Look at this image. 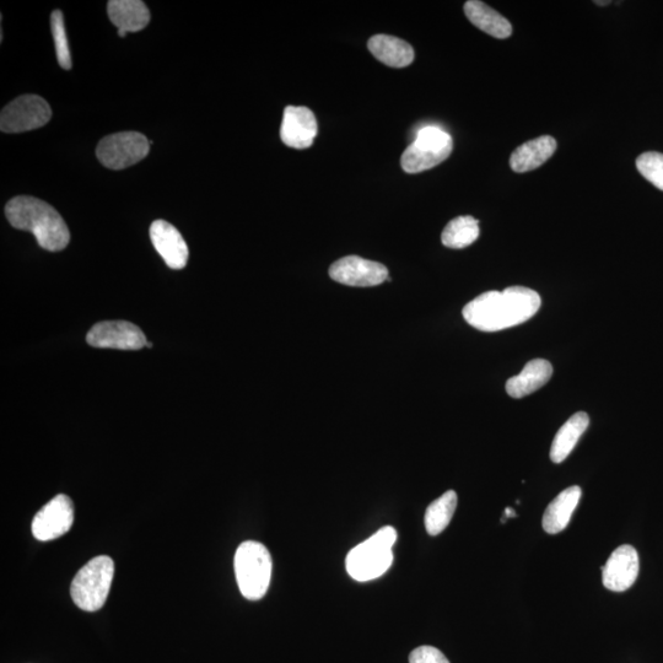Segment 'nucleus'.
I'll return each mask as SVG.
<instances>
[{"label":"nucleus","mask_w":663,"mask_h":663,"mask_svg":"<svg viewBox=\"0 0 663 663\" xmlns=\"http://www.w3.org/2000/svg\"><path fill=\"white\" fill-rule=\"evenodd\" d=\"M537 291L511 287L504 291H487L463 309L468 325L482 332H498L521 325L535 316L541 307Z\"/></svg>","instance_id":"nucleus-1"},{"label":"nucleus","mask_w":663,"mask_h":663,"mask_svg":"<svg viewBox=\"0 0 663 663\" xmlns=\"http://www.w3.org/2000/svg\"><path fill=\"white\" fill-rule=\"evenodd\" d=\"M5 215L15 229L34 234L43 250L58 252L69 244L66 221L55 208L39 198L15 197L5 207Z\"/></svg>","instance_id":"nucleus-2"},{"label":"nucleus","mask_w":663,"mask_h":663,"mask_svg":"<svg viewBox=\"0 0 663 663\" xmlns=\"http://www.w3.org/2000/svg\"><path fill=\"white\" fill-rule=\"evenodd\" d=\"M396 539L395 528L386 526L353 548L346 560L348 574L361 582L380 578L391 568Z\"/></svg>","instance_id":"nucleus-3"},{"label":"nucleus","mask_w":663,"mask_h":663,"mask_svg":"<svg viewBox=\"0 0 663 663\" xmlns=\"http://www.w3.org/2000/svg\"><path fill=\"white\" fill-rule=\"evenodd\" d=\"M235 574L241 594L247 600H261L272 578V558L260 542L247 541L237 548Z\"/></svg>","instance_id":"nucleus-4"},{"label":"nucleus","mask_w":663,"mask_h":663,"mask_svg":"<svg viewBox=\"0 0 663 663\" xmlns=\"http://www.w3.org/2000/svg\"><path fill=\"white\" fill-rule=\"evenodd\" d=\"M115 575V563L100 555L78 571L70 586L75 605L85 612H96L104 607Z\"/></svg>","instance_id":"nucleus-5"},{"label":"nucleus","mask_w":663,"mask_h":663,"mask_svg":"<svg viewBox=\"0 0 663 663\" xmlns=\"http://www.w3.org/2000/svg\"><path fill=\"white\" fill-rule=\"evenodd\" d=\"M452 148L454 144L449 133L439 127H424L403 153L401 165L407 174H419L433 169L449 158Z\"/></svg>","instance_id":"nucleus-6"},{"label":"nucleus","mask_w":663,"mask_h":663,"mask_svg":"<svg viewBox=\"0 0 663 663\" xmlns=\"http://www.w3.org/2000/svg\"><path fill=\"white\" fill-rule=\"evenodd\" d=\"M150 142L138 132H120L101 140L97 159L111 170H123L142 161L149 154Z\"/></svg>","instance_id":"nucleus-7"},{"label":"nucleus","mask_w":663,"mask_h":663,"mask_svg":"<svg viewBox=\"0 0 663 663\" xmlns=\"http://www.w3.org/2000/svg\"><path fill=\"white\" fill-rule=\"evenodd\" d=\"M52 110L45 99L37 95H23L5 106L0 115V129L4 133H24L46 126Z\"/></svg>","instance_id":"nucleus-8"},{"label":"nucleus","mask_w":663,"mask_h":663,"mask_svg":"<svg viewBox=\"0 0 663 663\" xmlns=\"http://www.w3.org/2000/svg\"><path fill=\"white\" fill-rule=\"evenodd\" d=\"M74 522V505L68 495L59 494L37 512L32 521V535L41 542L66 535Z\"/></svg>","instance_id":"nucleus-9"},{"label":"nucleus","mask_w":663,"mask_h":663,"mask_svg":"<svg viewBox=\"0 0 663 663\" xmlns=\"http://www.w3.org/2000/svg\"><path fill=\"white\" fill-rule=\"evenodd\" d=\"M86 342L95 348L120 350H139L147 347L148 344L143 331L127 321L96 323L86 336Z\"/></svg>","instance_id":"nucleus-10"},{"label":"nucleus","mask_w":663,"mask_h":663,"mask_svg":"<svg viewBox=\"0 0 663 663\" xmlns=\"http://www.w3.org/2000/svg\"><path fill=\"white\" fill-rule=\"evenodd\" d=\"M330 277L334 282L348 287H376L387 280L388 269L381 263L348 256L332 264Z\"/></svg>","instance_id":"nucleus-11"},{"label":"nucleus","mask_w":663,"mask_h":663,"mask_svg":"<svg viewBox=\"0 0 663 663\" xmlns=\"http://www.w3.org/2000/svg\"><path fill=\"white\" fill-rule=\"evenodd\" d=\"M639 554L632 546L618 547L602 567V581L606 589L614 592L627 591L639 575Z\"/></svg>","instance_id":"nucleus-12"},{"label":"nucleus","mask_w":663,"mask_h":663,"mask_svg":"<svg viewBox=\"0 0 663 663\" xmlns=\"http://www.w3.org/2000/svg\"><path fill=\"white\" fill-rule=\"evenodd\" d=\"M317 136V121L310 109L304 106H288L284 110L280 138L294 149H307L314 144Z\"/></svg>","instance_id":"nucleus-13"},{"label":"nucleus","mask_w":663,"mask_h":663,"mask_svg":"<svg viewBox=\"0 0 663 663\" xmlns=\"http://www.w3.org/2000/svg\"><path fill=\"white\" fill-rule=\"evenodd\" d=\"M150 239L167 267L176 271L186 267L190 252L186 241L174 225L165 220H155L150 226Z\"/></svg>","instance_id":"nucleus-14"},{"label":"nucleus","mask_w":663,"mask_h":663,"mask_svg":"<svg viewBox=\"0 0 663 663\" xmlns=\"http://www.w3.org/2000/svg\"><path fill=\"white\" fill-rule=\"evenodd\" d=\"M552 375L553 366L548 360L528 361L520 375L510 377L506 382V392L512 398H524L548 384Z\"/></svg>","instance_id":"nucleus-15"},{"label":"nucleus","mask_w":663,"mask_h":663,"mask_svg":"<svg viewBox=\"0 0 663 663\" xmlns=\"http://www.w3.org/2000/svg\"><path fill=\"white\" fill-rule=\"evenodd\" d=\"M557 150V140L543 136L520 145L510 158L511 169L519 174L538 169Z\"/></svg>","instance_id":"nucleus-16"},{"label":"nucleus","mask_w":663,"mask_h":663,"mask_svg":"<svg viewBox=\"0 0 663 663\" xmlns=\"http://www.w3.org/2000/svg\"><path fill=\"white\" fill-rule=\"evenodd\" d=\"M581 499V488L578 485L563 490L562 493L548 505L543 515L542 525L549 535L562 532L569 525L576 506Z\"/></svg>","instance_id":"nucleus-17"},{"label":"nucleus","mask_w":663,"mask_h":663,"mask_svg":"<svg viewBox=\"0 0 663 663\" xmlns=\"http://www.w3.org/2000/svg\"><path fill=\"white\" fill-rule=\"evenodd\" d=\"M107 13L112 24L126 32L142 31L150 21L149 9L140 0H111Z\"/></svg>","instance_id":"nucleus-18"},{"label":"nucleus","mask_w":663,"mask_h":663,"mask_svg":"<svg viewBox=\"0 0 663 663\" xmlns=\"http://www.w3.org/2000/svg\"><path fill=\"white\" fill-rule=\"evenodd\" d=\"M376 59L392 68L408 67L414 61V50L408 42L390 35H375L368 43Z\"/></svg>","instance_id":"nucleus-19"},{"label":"nucleus","mask_w":663,"mask_h":663,"mask_svg":"<svg viewBox=\"0 0 663 663\" xmlns=\"http://www.w3.org/2000/svg\"><path fill=\"white\" fill-rule=\"evenodd\" d=\"M465 14L467 19L495 39H508L512 34V25L503 15L495 12L489 5L479 2V0H470L465 4Z\"/></svg>","instance_id":"nucleus-20"},{"label":"nucleus","mask_w":663,"mask_h":663,"mask_svg":"<svg viewBox=\"0 0 663 663\" xmlns=\"http://www.w3.org/2000/svg\"><path fill=\"white\" fill-rule=\"evenodd\" d=\"M589 424V415L585 412H579L574 414L559 429L557 435H555L551 449V458L554 463H562L571 454L582 434L589 428Z\"/></svg>","instance_id":"nucleus-21"},{"label":"nucleus","mask_w":663,"mask_h":663,"mask_svg":"<svg viewBox=\"0 0 663 663\" xmlns=\"http://www.w3.org/2000/svg\"><path fill=\"white\" fill-rule=\"evenodd\" d=\"M481 234L478 220L466 215L451 220L442 231L441 241L449 249L462 250L471 246Z\"/></svg>","instance_id":"nucleus-22"},{"label":"nucleus","mask_w":663,"mask_h":663,"mask_svg":"<svg viewBox=\"0 0 663 663\" xmlns=\"http://www.w3.org/2000/svg\"><path fill=\"white\" fill-rule=\"evenodd\" d=\"M457 506V494L449 490L428 506L425 512V528L430 536H438L450 525Z\"/></svg>","instance_id":"nucleus-23"},{"label":"nucleus","mask_w":663,"mask_h":663,"mask_svg":"<svg viewBox=\"0 0 663 663\" xmlns=\"http://www.w3.org/2000/svg\"><path fill=\"white\" fill-rule=\"evenodd\" d=\"M51 28L59 66L69 70L73 66L72 56H70L66 26H64V16L61 10H55L52 13Z\"/></svg>","instance_id":"nucleus-24"},{"label":"nucleus","mask_w":663,"mask_h":663,"mask_svg":"<svg viewBox=\"0 0 663 663\" xmlns=\"http://www.w3.org/2000/svg\"><path fill=\"white\" fill-rule=\"evenodd\" d=\"M636 167L646 180L663 191V154L656 152L641 154L636 159Z\"/></svg>","instance_id":"nucleus-25"},{"label":"nucleus","mask_w":663,"mask_h":663,"mask_svg":"<svg viewBox=\"0 0 663 663\" xmlns=\"http://www.w3.org/2000/svg\"><path fill=\"white\" fill-rule=\"evenodd\" d=\"M409 663H450L446 656L434 646H420L409 656Z\"/></svg>","instance_id":"nucleus-26"},{"label":"nucleus","mask_w":663,"mask_h":663,"mask_svg":"<svg viewBox=\"0 0 663 663\" xmlns=\"http://www.w3.org/2000/svg\"><path fill=\"white\" fill-rule=\"evenodd\" d=\"M515 516H516L515 511L508 508L505 510V517L503 520H501V522H503L504 524L505 520L508 519V517H515Z\"/></svg>","instance_id":"nucleus-27"},{"label":"nucleus","mask_w":663,"mask_h":663,"mask_svg":"<svg viewBox=\"0 0 663 663\" xmlns=\"http://www.w3.org/2000/svg\"><path fill=\"white\" fill-rule=\"evenodd\" d=\"M118 35H120V37H126V36H127V32H126V31H123V30H118Z\"/></svg>","instance_id":"nucleus-28"},{"label":"nucleus","mask_w":663,"mask_h":663,"mask_svg":"<svg viewBox=\"0 0 663 663\" xmlns=\"http://www.w3.org/2000/svg\"><path fill=\"white\" fill-rule=\"evenodd\" d=\"M595 3L598 4V5H601V4H609V2H595Z\"/></svg>","instance_id":"nucleus-29"}]
</instances>
